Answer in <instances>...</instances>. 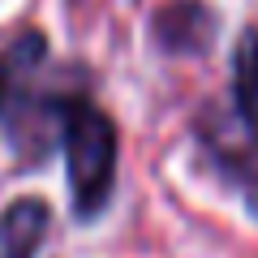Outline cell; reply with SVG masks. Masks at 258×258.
Returning <instances> with one entry per match:
<instances>
[{
	"instance_id": "obj_1",
	"label": "cell",
	"mask_w": 258,
	"mask_h": 258,
	"mask_svg": "<svg viewBox=\"0 0 258 258\" xmlns=\"http://www.w3.org/2000/svg\"><path fill=\"white\" fill-rule=\"evenodd\" d=\"M60 120H64V164H69L74 207L82 220H91L112 198V181H116V125L86 99H74L60 112Z\"/></svg>"
},
{
	"instance_id": "obj_2",
	"label": "cell",
	"mask_w": 258,
	"mask_h": 258,
	"mask_svg": "<svg viewBox=\"0 0 258 258\" xmlns=\"http://www.w3.org/2000/svg\"><path fill=\"white\" fill-rule=\"evenodd\" d=\"M47 232V207L39 198H22L0 215V258H30Z\"/></svg>"
},
{
	"instance_id": "obj_3",
	"label": "cell",
	"mask_w": 258,
	"mask_h": 258,
	"mask_svg": "<svg viewBox=\"0 0 258 258\" xmlns=\"http://www.w3.org/2000/svg\"><path fill=\"white\" fill-rule=\"evenodd\" d=\"M39 52H43V43H39V39H18L9 52L0 56V112H5V103H9V95H13V86H18L22 69H26V64H35Z\"/></svg>"
},
{
	"instance_id": "obj_4",
	"label": "cell",
	"mask_w": 258,
	"mask_h": 258,
	"mask_svg": "<svg viewBox=\"0 0 258 258\" xmlns=\"http://www.w3.org/2000/svg\"><path fill=\"white\" fill-rule=\"evenodd\" d=\"M237 95H241V112L258 125V43L245 47L241 56V78H237Z\"/></svg>"
}]
</instances>
